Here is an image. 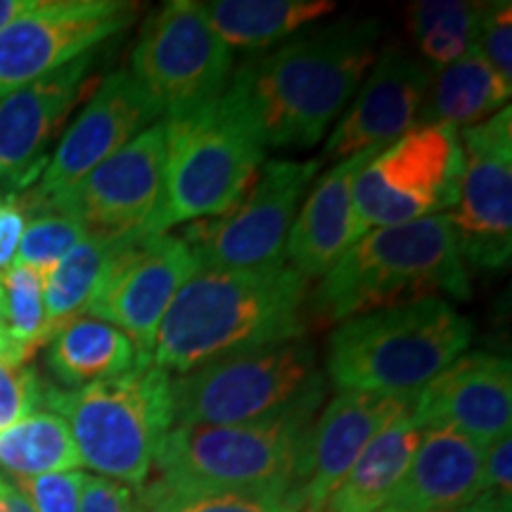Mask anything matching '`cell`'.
Wrapping results in <instances>:
<instances>
[{"label":"cell","instance_id":"cell-38","mask_svg":"<svg viewBox=\"0 0 512 512\" xmlns=\"http://www.w3.org/2000/svg\"><path fill=\"white\" fill-rule=\"evenodd\" d=\"M24 226H27V216L19 209L15 197L10 195L8 200L0 204V273H5L15 264Z\"/></svg>","mask_w":512,"mask_h":512},{"label":"cell","instance_id":"cell-18","mask_svg":"<svg viewBox=\"0 0 512 512\" xmlns=\"http://www.w3.org/2000/svg\"><path fill=\"white\" fill-rule=\"evenodd\" d=\"M415 396L351 392L339 389L320 418L311 425L294 496L304 512H323L330 496L347 477L370 441L403 415L411 413Z\"/></svg>","mask_w":512,"mask_h":512},{"label":"cell","instance_id":"cell-8","mask_svg":"<svg viewBox=\"0 0 512 512\" xmlns=\"http://www.w3.org/2000/svg\"><path fill=\"white\" fill-rule=\"evenodd\" d=\"M323 394L316 349L304 337L214 358L171 380L174 425H247L318 406Z\"/></svg>","mask_w":512,"mask_h":512},{"label":"cell","instance_id":"cell-35","mask_svg":"<svg viewBox=\"0 0 512 512\" xmlns=\"http://www.w3.org/2000/svg\"><path fill=\"white\" fill-rule=\"evenodd\" d=\"M512 5L489 3L479 27L477 50L494 67V72L512 86Z\"/></svg>","mask_w":512,"mask_h":512},{"label":"cell","instance_id":"cell-43","mask_svg":"<svg viewBox=\"0 0 512 512\" xmlns=\"http://www.w3.org/2000/svg\"><path fill=\"white\" fill-rule=\"evenodd\" d=\"M0 204H3V195H0Z\"/></svg>","mask_w":512,"mask_h":512},{"label":"cell","instance_id":"cell-9","mask_svg":"<svg viewBox=\"0 0 512 512\" xmlns=\"http://www.w3.org/2000/svg\"><path fill=\"white\" fill-rule=\"evenodd\" d=\"M463 176L460 128L420 124L384 145L358 171L354 209L363 235L441 216L458 202Z\"/></svg>","mask_w":512,"mask_h":512},{"label":"cell","instance_id":"cell-22","mask_svg":"<svg viewBox=\"0 0 512 512\" xmlns=\"http://www.w3.org/2000/svg\"><path fill=\"white\" fill-rule=\"evenodd\" d=\"M484 451L463 434L430 427L384 508L446 512L475 503L484 491Z\"/></svg>","mask_w":512,"mask_h":512},{"label":"cell","instance_id":"cell-17","mask_svg":"<svg viewBox=\"0 0 512 512\" xmlns=\"http://www.w3.org/2000/svg\"><path fill=\"white\" fill-rule=\"evenodd\" d=\"M95 55L43 76L0 98V183L27 192L38 183L53 155V143L76 102L86 93Z\"/></svg>","mask_w":512,"mask_h":512},{"label":"cell","instance_id":"cell-12","mask_svg":"<svg viewBox=\"0 0 512 512\" xmlns=\"http://www.w3.org/2000/svg\"><path fill=\"white\" fill-rule=\"evenodd\" d=\"M138 12L126 0H36L0 29V98L93 53Z\"/></svg>","mask_w":512,"mask_h":512},{"label":"cell","instance_id":"cell-41","mask_svg":"<svg viewBox=\"0 0 512 512\" xmlns=\"http://www.w3.org/2000/svg\"><path fill=\"white\" fill-rule=\"evenodd\" d=\"M34 5L36 0H0V29L8 27L12 19L29 12Z\"/></svg>","mask_w":512,"mask_h":512},{"label":"cell","instance_id":"cell-20","mask_svg":"<svg viewBox=\"0 0 512 512\" xmlns=\"http://www.w3.org/2000/svg\"><path fill=\"white\" fill-rule=\"evenodd\" d=\"M432 69L399 46L384 48L347 114L323 147V159H347L384 147L418 124L432 86Z\"/></svg>","mask_w":512,"mask_h":512},{"label":"cell","instance_id":"cell-33","mask_svg":"<svg viewBox=\"0 0 512 512\" xmlns=\"http://www.w3.org/2000/svg\"><path fill=\"white\" fill-rule=\"evenodd\" d=\"M46 384L27 363L0 361V432L46 403Z\"/></svg>","mask_w":512,"mask_h":512},{"label":"cell","instance_id":"cell-25","mask_svg":"<svg viewBox=\"0 0 512 512\" xmlns=\"http://www.w3.org/2000/svg\"><path fill=\"white\" fill-rule=\"evenodd\" d=\"M512 86L494 72L477 46L432 76L418 124L475 126L508 107Z\"/></svg>","mask_w":512,"mask_h":512},{"label":"cell","instance_id":"cell-3","mask_svg":"<svg viewBox=\"0 0 512 512\" xmlns=\"http://www.w3.org/2000/svg\"><path fill=\"white\" fill-rule=\"evenodd\" d=\"M437 292L470 297V275L446 214L368 230L320 278L306 299V316L328 328Z\"/></svg>","mask_w":512,"mask_h":512},{"label":"cell","instance_id":"cell-19","mask_svg":"<svg viewBox=\"0 0 512 512\" xmlns=\"http://www.w3.org/2000/svg\"><path fill=\"white\" fill-rule=\"evenodd\" d=\"M420 427H441L479 446L508 437L512 425V366L496 354H463L425 384L413 401Z\"/></svg>","mask_w":512,"mask_h":512},{"label":"cell","instance_id":"cell-31","mask_svg":"<svg viewBox=\"0 0 512 512\" xmlns=\"http://www.w3.org/2000/svg\"><path fill=\"white\" fill-rule=\"evenodd\" d=\"M91 233L83 221L60 209H43L29 214L19 240L15 264L29 266L46 275L57 261L64 259L79 242Z\"/></svg>","mask_w":512,"mask_h":512},{"label":"cell","instance_id":"cell-28","mask_svg":"<svg viewBox=\"0 0 512 512\" xmlns=\"http://www.w3.org/2000/svg\"><path fill=\"white\" fill-rule=\"evenodd\" d=\"M69 425L53 411H41L0 432V467L10 477H38L81 467Z\"/></svg>","mask_w":512,"mask_h":512},{"label":"cell","instance_id":"cell-13","mask_svg":"<svg viewBox=\"0 0 512 512\" xmlns=\"http://www.w3.org/2000/svg\"><path fill=\"white\" fill-rule=\"evenodd\" d=\"M463 143L456 211L448 219L456 230L463 261L498 271L512 256V110L467 126Z\"/></svg>","mask_w":512,"mask_h":512},{"label":"cell","instance_id":"cell-29","mask_svg":"<svg viewBox=\"0 0 512 512\" xmlns=\"http://www.w3.org/2000/svg\"><path fill=\"white\" fill-rule=\"evenodd\" d=\"M143 486L140 503L145 512H304L294 491L268 494V491L181 489L159 479Z\"/></svg>","mask_w":512,"mask_h":512},{"label":"cell","instance_id":"cell-15","mask_svg":"<svg viewBox=\"0 0 512 512\" xmlns=\"http://www.w3.org/2000/svg\"><path fill=\"white\" fill-rule=\"evenodd\" d=\"M200 268L183 238L147 235L112 261L83 313L126 332L138 358H152L159 323Z\"/></svg>","mask_w":512,"mask_h":512},{"label":"cell","instance_id":"cell-14","mask_svg":"<svg viewBox=\"0 0 512 512\" xmlns=\"http://www.w3.org/2000/svg\"><path fill=\"white\" fill-rule=\"evenodd\" d=\"M162 117V110L126 69L100 81L79 117L62 131L50 162L34 188L12 195L24 216L72 190L95 166L107 162Z\"/></svg>","mask_w":512,"mask_h":512},{"label":"cell","instance_id":"cell-26","mask_svg":"<svg viewBox=\"0 0 512 512\" xmlns=\"http://www.w3.org/2000/svg\"><path fill=\"white\" fill-rule=\"evenodd\" d=\"M204 17L228 48L264 50L332 15L330 0H211Z\"/></svg>","mask_w":512,"mask_h":512},{"label":"cell","instance_id":"cell-39","mask_svg":"<svg viewBox=\"0 0 512 512\" xmlns=\"http://www.w3.org/2000/svg\"><path fill=\"white\" fill-rule=\"evenodd\" d=\"M0 512H36L27 498L17 491V486L0 475Z\"/></svg>","mask_w":512,"mask_h":512},{"label":"cell","instance_id":"cell-27","mask_svg":"<svg viewBox=\"0 0 512 512\" xmlns=\"http://www.w3.org/2000/svg\"><path fill=\"white\" fill-rule=\"evenodd\" d=\"M143 238L147 235L91 230L72 252L57 261L43 275V302L50 325L57 330L67 320L81 316L112 261Z\"/></svg>","mask_w":512,"mask_h":512},{"label":"cell","instance_id":"cell-30","mask_svg":"<svg viewBox=\"0 0 512 512\" xmlns=\"http://www.w3.org/2000/svg\"><path fill=\"white\" fill-rule=\"evenodd\" d=\"M0 323L24 358L50 342L55 328L50 325L43 302L41 273L22 264H12L0 273Z\"/></svg>","mask_w":512,"mask_h":512},{"label":"cell","instance_id":"cell-6","mask_svg":"<svg viewBox=\"0 0 512 512\" xmlns=\"http://www.w3.org/2000/svg\"><path fill=\"white\" fill-rule=\"evenodd\" d=\"M164 190L152 235L181 223L221 219L238 207L266 147L233 95L164 121Z\"/></svg>","mask_w":512,"mask_h":512},{"label":"cell","instance_id":"cell-7","mask_svg":"<svg viewBox=\"0 0 512 512\" xmlns=\"http://www.w3.org/2000/svg\"><path fill=\"white\" fill-rule=\"evenodd\" d=\"M318 406L294 408L247 425H174L159 446V482L204 491L297 489L311 418Z\"/></svg>","mask_w":512,"mask_h":512},{"label":"cell","instance_id":"cell-36","mask_svg":"<svg viewBox=\"0 0 512 512\" xmlns=\"http://www.w3.org/2000/svg\"><path fill=\"white\" fill-rule=\"evenodd\" d=\"M79 512H145L131 486L114 479L88 475L83 486Z\"/></svg>","mask_w":512,"mask_h":512},{"label":"cell","instance_id":"cell-5","mask_svg":"<svg viewBox=\"0 0 512 512\" xmlns=\"http://www.w3.org/2000/svg\"><path fill=\"white\" fill-rule=\"evenodd\" d=\"M46 406L69 425L83 465L140 489L174 427L171 375L152 358H138L124 375L81 389L48 387Z\"/></svg>","mask_w":512,"mask_h":512},{"label":"cell","instance_id":"cell-11","mask_svg":"<svg viewBox=\"0 0 512 512\" xmlns=\"http://www.w3.org/2000/svg\"><path fill=\"white\" fill-rule=\"evenodd\" d=\"M320 159H273L259 169L238 207L221 219L197 221L183 240L202 268H252L285 259L287 238Z\"/></svg>","mask_w":512,"mask_h":512},{"label":"cell","instance_id":"cell-37","mask_svg":"<svg viewBox=\"0 0 512 512\" xmlns=\"http://www.w3.org/2000/svg\"><path fill=\"white\" fill-rule=\"evenodd\" d=\"M498 501H512V439H496L484 451V491Z\"/></svg>","mask_w":512,"mask_h":512},{"label":"cell","instance_id":"cell-2","mask_svg":"<svg viewBox=\"0 0 512 512\" xmlns=\"http://www.w3.org/2000/svg\"><path fill=\"white\" fill-rule=\"evenodd\" d=\"M309 278L287 264L200 268L159 323L152 361L166 373L302 339Z\"/></svg>","mask_w":512,"mask_h":512},{"label":"cell","instance_id":"cell-40","mask_svg":"<svg viewBox=\"0 0 512 512\" xmlns=\"http://www.w3.org/2000/svg\"><path fill=\"white\" fill-rule=\"evenodd\" d=\"M380 512H399V510L382 508ZM446 512H512V503H503V501H498V498H494V496L482 494L475 503L465 505V508H458V510H446Z\"/></svg>","mask_w":512,"mask_h":512},{"label":"cell","instance_id":"cell-16","mask_svg":"<svg viewBox=\"0 0 512 512\" xmlns=\"http://www.w3.org/2000/svg\"><path fill=\"white\" fill-rule=\"evenodd\" d=\"M164 155V124H152L117 155L95 166L72 190L29 214L60 209L83 221L88 230L152 235V223L162 204Z\"/></svg>","mask_w":512,"mask_h":512},{"label":"cell","instance_id":"cell-42","mask_svg":"<svg viewBox=\"0 0 512 512\" xmlns=\"http://www.w3.org/2000/svg\"><path fill=\"white\" fill-rule=\"evenodd\" d=\"M0 361H15V363H27V358L22 356V351L17 349V344L12 342L10 332L5 330V325L0 323Z\"/></svg>","mask_w":512,"mask_h":512},{"label":"cell","instance_id":"cell-23","mask_svg":"<svg viewBox=\"0 0 512 512\" xmlns=\"http://www.w3.org/2000/svg\"><path fill=\"white\" fill-rule=\"evenodd\" d=\"M422 434L425 427H420L411 413L384 427L363 448L323 512H380L406 475Z\"/></svg>","mask_w":512,"mask_h":512},{"label":"cell","instance_id":"cell-32","mask_svg":"<svg viewBox=\"0 0 512 512\" xmlns=\"http://www.w3.org/2000/svg\"><path fill=\"white\" fill-rule=\"evenodd\" d=\"M489 3H467V0H422L408 8V27L415 36L427 31H446L477 46Z\"/></svg>","mask_w":512,"mask_h":512},{"label":"cell","instance_id":"cell-34","mask_svg":"<svg viewBox=\"0 0 512 512\" xmlns=\"http://www.w3.org/2000/svg\"><path fill=\"white\" fill-rule=\"evenodd\" d=\"M86 477L79 470L50 472L38 477H10L36 512H79Z\"/></svg>","mask_w":512,"mask_h":512},{"label":"cell","instance_id":"cell-4","mask_svg":"<svg viewBox=\"0 0 512 512\" xmlns=\"http://www.w3.org/2000/svg\"><path fill=\"white\" fill-rule=\"evenodd\" d=\"M470 339V320L446 299L425 297L339 323L325 370L339 389L415 396L465 354Z\"/></svg>","mask_w":512,"mask_h":512},{"label":"cell","instance_id":"cell-1","mask_svg":"<svg viewBox=\"0 0 512 512\" xmlns=\"http://www.w3.org/2000/svg\"><path fill=\"white\" fill-rule=\"evenodd\" d=\"M380 41L377 19H339L233 69L226 93L240 102L264 147L318 145L366 79Z\"/></svg>","mask_w":512,"mask_h":512},{"label":"cell","instance_id":"cell-24","mask_svg":"<svg viewBox=\"0 0 512 512\" xmlns=\"http://www.w3.org/2000/svg\"><path fill=\"white\" fill-rule=\"evenodd\" d=\"M46 361L62 387L81 389L86 384L124 375L136 366L138 351L126 332L81 313L55 330Z\"/></svg>","mask_w":512,"mask_h":512},{"label":"cell","instance_id":"cell-21","mask_svg":"<svg viewBox=\"0 0 512 512\" xmlns=\"http://www.w3.org/2000/svg\"><path fill=\"white\" fill-rule=\"evenodd\" d=\"M382 147H370L354 157L339 159L313 185L309 200L294 216L285 261L306 278H323L351 245L363 238L354 209V183L358 171Z\"/></svg>","mask_w":512,"mask_h":512},{"label":"cell","instance_id":"cell-10","mask_svg":"<svg viewBox=\"0 0 512 512\" xmlns=\"http://www.w3.org/2000/svg\"><path fill=\"white\" fill-rule=\"evenodd\" d=\"M233 69V48L216 36L195 0H169L150 12L131 53V74L166 119L219 100Z\"/></svg>","mask_w":512,"mask_h":512}]
</instances>
